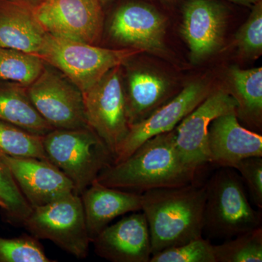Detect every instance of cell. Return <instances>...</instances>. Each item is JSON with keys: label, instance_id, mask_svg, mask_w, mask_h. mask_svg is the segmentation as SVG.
Instances as JSON below:
<instances>
[{"label": "cell", "instance_id": "6da1fadb", "mask_svg": "<svg viewBox=\"0 0 262 262\" xmlns=\"http://www.w3.org/2000/svg\"><path fill=\"white\" fill-rule=\"evenodd\" d=\"M198 172L183 161L176 144V130L148 139L126 159L105 168L96 181L106 187L142 193L157 188L194 182Z\"/></svg>", "mask_w": 262, "mask_h": 262}, {"label": "cell", "instance_id": "7a4b0ae2", "mask_svg": "<svg viewBox=\"0 0 262 262\" xmlns=\"http://www.w3.org/2000/svg\"><path fill=\"white\" fill-rule=\"evenodd\" d=\"M206 199V184L194 183L141 194V211L149 227L152 255L203 237Z\"/></svg>", "mask_w": 262, "mask_h": 262}, {"label": "cell", "instance_id": "3957f363", "mask_svg": "<svg viewBox=\"0 0 262 262\" xmlns=\"http://www.w3.org/2000/svg\"><path fill=\"white\" fill-rule=\"evenodd\" d=\"M42 144L48 160L72 181L79 195L115 161L104 141L89 127L53 129L43 136Z\"/></svg>", "mask_w": 262, "mask_h": 262}, {"label": "cell", "instance_id": "277c9868", "mask_svg": "<svg viewBox=\"0 0 262 262\" xmlns=\"http://www.w3.org/2000/svg\"><path fill=\"white\" fill-rule=\"evenodd\" d=\"M206 186L203 232L210 237L230 239L261 227V211L253 209L242 179L232 168L217 170Z\"/></svg>", "mask_w": 262, "mask_h": 262}, {"label": "cell", "instance_id": "5b68a950", "mask_svg": "<svg viewBox=\"0 0 262 262\" xmlns=\"http://www.w3.org/2000/svg\"><path fill=\"white\" fill-rule=\"evenodd\" d=\"M143 52L131 48L120 50L100 48L48 33L38 56L46 64L61 72L84 93L110 70L121 67Z\"/></svg>", "mask_w": 262, "mask_h": 262}, {"label": "cell", "instance_id": "8992f818", "mask_svg": "<svg viewBox=\"0 0 262 262\" xmlns=\"http://www.w3.org/2000/svg\"><path fill=\"white\" fill-rule=\"evenodd\" d=\"M23 226L36 238L51 241L75 257L89 254L91 241L82 200L75 192L32 208Z\"/></svg>", "mask_w": 262, "mask_h": 262}, {"label": "cell", "instance_id": "52a82bcc", "mask_svg": "<svg viewBox=\"0 0 262 262\" xmlns=\"http://www.w3.org/2000/svg\"><path fill=\"white\" fill-rule=\"evenodd\" d=\"M82 95L88 126L115 157L130 128L120 67L110 70Z\"/></svg>", "mask_w": 262, "mask_h": 262}, {"label": "cell", "instance_id": "ba28073f", "mask_svg": "<svg viewBox=\"0 0 262 262\" xmlns=\"http://www.w3.org/2000/svg\"><path fill=\"white\" fill-rule=\"evenodd\" d=\"M38 113L55 129L87 127L83 95L59 71L45 67L37 80L27 87Z\"/></svg>", "mask_w": 262, "mask_h": 262}, {"label": "cell", "instance_id": "9c48e42d", "mask_svg": "<svg viewBox=\"0 0 262 262\" xmlns=\"http://www.w3.org/2000/svg\"><path fill=\"white\" fill-rule=\"evenodd\" d=\"M103 6L101 0H46L32 9L49 34L96 45L103 32Z\"/></svg>", "mask_w": 262, "mask_h": 262}, {"label": "cell", "instance_id": "30bf717a", "mask_svg": "<svg viewBox=\"0 0 262 262\" xmlns=\"http://www.w3.org/2000/svg\"><path fill=\"white\" fill-rule=\"evenodd\" d=\"M237 103L228 91H211L203 102L187 115L175 127L176 144L183 161L199 172L210 163L208 128L211 122L221 115L235 113Z\"/></svg>", "mask_w": 262, "mask_h": 262}, {"label": "cell", "instance_id": "8fae6325", "mask_svg": "<svg viewBox=\"0 0 262 262\" xmlns=\"http://www.w3.org/2000/svg\"><path fill=\"white\" fill-rule=\"evenodd\" d=\"M211 92L206 83H189L146 118L131 125L128 134L117 149L114 163L126 159L148 139L173 130Z\"/></svg>", "mask_w": 262, "mask_h": 262}, {"label": "cell", "instance_id": "7c38bea8", "mask_svg": "<svg viewBox=\"0 0 262 262\" xmlns=\"http://www.w3.org/2000/svg\"><path fill=\"white\" fill-rule=\"evenodd\" d=\"M166 18L147 3L129 2L112 18L110 34L122 46L161 54L165 51Z\"/></svg>", "mask_w": 262, "mask_h": 262}, {"label": "cell", "instance_id": "4fadbf2b", "mask_svg": "<svg viewBox=\"0 0 262 262\" xmlns=\"http://www.w3.org/2000/svg\"><path fill=\"white\" fill-rule=\"evenodd\" d=\"M32 208L44 206L75 192V186L49 160L0 154Z\"/></svg>", "mask_w": 262, "mask_h": 262}, {"label": "cell", "instance_id": "5bb4252c", "mask_svg": "<svg viewBox=\"0 0 262 262\" xmlns=\"http://www.w3.org/2000/svg\"><path fill=\"white\" fill-rule=\"evenodd\" d=\"M227 19L225 7L215 0H188L184 4L181 32L193 62L203 61L220 49Z\"/></svg>", "mask_w": 262, "mask_h": 262}, {"label": "cell", "instance_id": "9a60e30c", "mask_svg": "<svg viewBox=\"0 0 262 262\" xmlns=\"http://www.w3.org/2000/svg\"><path fill=\"white\" fill-rule=\"evenodd\" d=\"M137 212L108 225L93 239L98 256L113 262H149V227L144 213Z\"/></svg>", "mask_w": 262, "mask_h": 262}, {"label": "cell", "instance_id": "2e32d148", "mask_svg": "<svg viewBox=\"0 0 262 262\" xmlns=\"http://www.w3.org/2000/svg\"><path fill=\"white\" fill-rule=\"evenodd\" d=\"M210 163L234 168L241 160L262 157V136L241 125L235 113L217 117L208 128Z\"/></svg>", "mask_w": 262, "mask_h": 262}, {"label": "cell", "instance_id": "e0dca14e", "mask_svg": "<svg viewBox=\"0 0 262 262\" xmlns=\"http://www.w3.org/2000/svg\"><path fill=\"white\" fill-rule=\"evenodd\" d=\"M80 196L91 242L117 217L141 211V194L106 187L96 180Z\"/></svg>", "mask_w": 262, "mask_h": 262}, {"label": "cell", "instance_id": "ac0fdd59", "mask_svg": "<svg viewBox=\"0 0 262 262\" xmlns=\"http://www.w3.org/2000/svg\"><path fill=\"white\" fill-rule=\"evenodd\" d=\"M47 34L32 8L15 0H0V47L38 55Z\"/></svg>", "mask_w": 262, "mask_h": 262}, {"label": "cell", "instance_id": "d6986e66", "mask_svg": "<svg viewBox=\"0 0 262 262\" xmlns=\"http://www.w3.org/2000/svg\"><path fill=\"white\" fill-rule=\"evenodd\" d=\"M169 95L170 86L161 76L146 70L131 72L125 92L130 126L146 118L168 101Z\"/></svg>", "mask_w": 262, "mask_h": 262}, {"label": "cell", "instance_id": "ffe728a7", "mask_svg": "<svg viewBox=\"0 0 262 262\" xmlns=\"http://www.w3.org/2000/svg\"><path fill=\"white\" fill-rule=\"evenodd\" d=\"M0 120L38 136L55 129L34 107L27 87L9 81L0 80Z\"/></svg>", "mask_w": 262, "mask_h": 262}, {"label": "cell", "instance_id": "44dd1931", "mask_svg": "<svg viewBox=\"0 0 262 262\" xmlns=\"http://www.w3.org/2000/svg\"><path fill=\"white\" fill-rule=\"evenodd\" d=\"M230 91L237 103V117L248 125L261 127L262 120V69L241 70L232 67L228 72Z\"/></svg>", "mask_w": 262, "mask_h": 262}, {"label": "cell", "instance_id": "7402d4cb", "mask_svg": "<svg viewBox=\"0 0 262 262\" xmlns=\"http://www.w3.org/2000/svg\"><path fill=\"white\" fill-rule=\"evenodd\" d=\"M46 64L38 55L0 47V80L27 87L42 74Z\"/></svg>", "mask_w": 262, "mask_h": 262}, {"label": "cell", "instance_id": "603a6c76", "mask_svg": "<svg viewBox=\"0 0 262 262\" xmlns=\"http://www.w3.org/2000/svg\"><path fill=\"white\" fill-rule=\"evenodd\" d=\"M42 137L0 120V154L48 160Z\"/></svg>", "mask_w": 262, "mask_h": 262}, {"label": "cell", "instance_id": "cb8c5ba5", "mask_svg": "<svg viewBox=\"0 0 262 262\" xmlns=\"http://www.w3.org/2000/svg\"><path fill=\"white\" fill-rule=\"evenodd\" d=\"M216 262H261V227L214 245Z\"/></svg>", "mask_w": 262, "mask_h": 262}, {"label": "cell", "instance_id": "d4e9b609", "mask_svg": "<svg viewBox=\"0 0 262 262\" xmlns=\"http://www.w3.org/2000/svg\"><path fill=\"white\" fill-rule=\"evenodd\" d=\"M0 200L5 203V215L7 221L13 225H23L24 221L32 212L24 194L9 168L0 158Z\"/></svg>", "mask_w": 262, "mask_h": 262}, {"label": "cell", "instance_id": "484cf974", "mask_svg": "<svg viewBox=\"0 0 262 262\" xmlns=\"http://www.w3.org/2000/svg\"><path fill=\"white\" fill-rule=\"evenodd\" d=\"M149 262H216L214 245L201 237L155 253Z\"/></svg>", "mask_w": 262, "mask_h": 262}, {"label": "cell", "instance_id": "4316f807", "mask_svg": "<svg viewBox=\"0 0 262 262\" xmlns=\"http://www.w3.org/2000/svg\"><path fill=\"white\" fill-rule=\"evenodd\" d=\"M34 236L0 237V262H52Z\"/></svg>", "mask_w": 262, "mask_h": 262}, {"label": "cell", "instance_id": "83f0119b", "mask_svg": "<svg viewBox=\"0 0 262 262\" xmlns=\"http://www.w3.org/2000/svg\"><path fill=\"white\" fill-rule=\"evenodd\" d=\"M239 54L256 59L262 53V1L253 5L251 14L235 36Z\"/></svg>", "mask_w": 262, "mask_h": 262}, {"label": "cell", "instance_id": "f1b7e54d", "mask_svg": "<svg viewBox=\"0 0 262 262\" xmlns=\"http://www.w3.org/2000/svg\"><path fill=\"white\" fill-rule=\"evenodd\" d=\"M247 186L253 201L262 208V157H251L241 160L234 167Z\"/></svg>", "mask_w": 262, "mask_h": 262}, {"label": "cell", "instance_id": "f546056e", "mask_svg": "<svg viewBox=\"0 0 262 262\" xmlns=\"http://www.w3.org/2000/svg\"><path fill=\"white\" fill-rule=\"evenodd\" d=\"M229 1L232 2L237 4L244 5V6H251L256 4L260 0H229Z\"/></svg>", "mask_w": 262, "mask_h": 262}, {"label": "cell", "instance_id": "4dcf8cb0", "mask_svg": "<svg viewBox=\"0 0 262 262\" xmlns=\"http://www.w3.org/2000/svg\"><path fill=\"white\" fill-rule=\"evenodd\" d=\"M15 1L20 2V3H24V4L28 5V6L33 8L41 4L46 0H15Z\"/></svg>", "mask_w": 262, "mask_h": 262}, {"label": "cell", "instance_id": "1f68e13d", "mask_svg": "<svg viewBox=\"0 0 262 262\" xmlns=\"http://www.w3.org/2000/svg\"><path fill=\"white\" fill-rule=\"evenodd\" d=\"M0 208H2V209L3 210V211H5V209H6V206H5V204L4 203H3V201L0 200Z\"/></svg>", "mask_w": 262, "mask_h": 262}, {"label": "cell", "instance_id": "d6a6232c", "mask_svg": "<svg viewBox=\"0 0 262 262\" xmlns=\"http://www.w3.org/2000/svg\"><path fill=\"white\" fill-rule=\"evenodd\" d=\"M110 1H111V0H101V3H102L103 5L107 4V3H110Z\"/></svg>", "mask_w": 262, "mask_h": 262}, {"label": "cell", "instance_id": "836d02e7", "mask_svg": "<svg viewBox=\"0 0 262 262\" xmlns=\"http://www.w3.org/2000/svg\"><path fill=\"white\" fill-rule=\"evenodd\" d=\"M158 1L173 2V1H177V0H158Z\"/></svg>", "mask_w": 262, "mask_h": 262}]
</instances>
